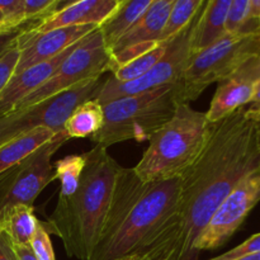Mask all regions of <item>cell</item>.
<instances>
[{"label": "cell", "mask_w": 260, "mask_h": 260, "mask_svg": "<svg viewBox=\"0 0 260 260\" xmlns=\"http://www.w3.org/2000/svg\"><path fill=\"white\" fill-rule=\"evenodd\" d=\"M84 155L85 168L78 189L71 197L58 198L43 225L50 235L62 240L66 255L90 260L103 231L122 167L99 146Z\"/></svg>", "instance_id": "3957f363"}, {"label": "cell", "mask_w": 260, "mask_h": 260, "mask_svg": "<svg viewBox=\"0 0 260 260\" xmlns=\"http://www.w3.org/2000/svg\"><path fill=\"white\" fill-rule=\"evenodd\" d=\"M3 233H4V223H3V221H0V236Z\"/></svg>", "instance_id": "d590c367"}, {"label": "cell", "mask_w": 260, "mask_h": 260, "mask_svg": "<svg viewBox=\"0 0 260 260\" xmlns=\"http://www.w3.org/2000/svg\"><path fill=\"white\" fill-rule=\"evenodd\" d=\"M253 60L245 63L235 75L218 83L210 108L206 112L210 123H217L250 103L256 80Z\"/></svg>", "instance_id": "4fadbf2b"}, {"label": "cell", "mask_w": 260, "mask_h": 260, "mask_svg": "<svg viewBox=\"0 0 260 260\" xmlns=\"http://www.w3.org/2000/svg\"><path fill=\"white\" fill-rule=\"evenodd\" d=\"M18 60H19V48L15 43L9 51H7L0 57V94L3 93L12 76L14 75Z\"/></svg>", "instance_id": "4316f807"}, {"label": "cell", "mask_w": 260, "mask_h": 260, "mask_svg": "<svg viewBox=\"0 0 260 260\" xmlns=\"http://www.w3.org/2000/svg\"><path fill=\"white\" fill-rule=\"evenodd\" d=\"M32 253L36 260H56L55 251H53L51 235L46 230L42 221L38 222V228L36 230L35 236L29 244Z\"/></svg>", "instance_id": "484cf974"}, {"label": "cell", "mask_w": 260, "mask_h": 260, "mask_svg": "<svg viewBox=\"0 0 260 260\" xmlns=\"http://www.w3.org/2000/svg\"><path fill=\"white\" fill-rule=\"evenodd\" d=\"M260 56V30L245 35H228L206 50L193 55L180 84L183 101H196L211 84L235 75L245 63Z\"/></svg>", "instance_id": "8992f818"}, {"label": "cell", "mask_w": 260, "mask_h": 260, "mask_svg": "<svg viewBox=\"0 0 260 260\" xmlns=\"http://www.w3.org/2000/svg\"><path fill=\"white\" fill-rule=\"evenodd\" d=\"M197 17L182 33L168 43L164 56L145 75L128 83H119L111 76L102 83L94 99L104 106L116 99L135 95L161 86L173 85L182 81L183 74L187 70L193 57L192 40Z\"/></svg>", "instance_id": "ba28073f"}, {"label": "cell", "mask_w": 260, "mask_h": 260, "mask_svg": "<svg viewBox=\"0 0 260 260\" xmlns=\"http://www.w3.org/2000/svg\"><path fill=\"white\" fill-rule=\"evenodd\" d=\"M68 140V135L60 132L19 164L0 174V218L15 206L33 207L36 198L55 180L51 160Z\"/></svg>", "instance_id": "30bf717a"}, {"label": "cell", "mask_w": 260, "mask_h": 260, "mask_svg": "<svg viewBox=\"0 0 260 260\" xmlns=\"http://www.w3.org/2000/svg\"><path fill=\"white\" fill-rule=\"evenodd\" d=\"M178 193L179 178L142 182L132 168H121L111 208L90 260L142 255L174 212Z\"/></svg>", "instance_id": "7a4b0ae2"}, {"label": "cell", "mask_w": 260, "mask_h": 260, "mask_svg": "<svg viewBox=\"0 0 260 260\" xmlns=\"http://www.w3.org/2000/svg\"><path fill=\"white\" fill-rule=\"evenodd\" d=\"M13 248H14L17 260H36L30 246H14L13 245Z\"/></svg>", "instance_id": "1f68e13d"}, {"label": "cell", "mask_w": 260, "mask_h": 260, "mask_svg": "<svg viewBox=\"0 0 260 260\" xmlns=\"http://www.w3.org/2000/svg\"><path fill=\"white\" fill-rule=\"evenodd\" d=\"M260 202V167L246 174L222 201L194 243V253L216 250L240 229Z\"/></svg>", "instance_id": "8fae6325"}, {"label": "cell", "mask_w": 260, "mask_h": 260, "mask_svg": "<svg viewBox=\"0 0 260 260\" xmlns=\"http://www.w3.org/2000/svg\"><path fill=\"white\" fill-rule=\"evenodd\" d=\"M56 135L57 132L52 129L37 128L0 145V174L19 164L38 147L52 140Z\"/></svg>", "instance_id": "d6986e66"}, {"label": "cell", "mask_w": 260, "mask_h": 260, "mask_svg": "<svg viewBox=\"0 0 260 260\" xmlns=\"http://www.w3.org/2000/svg\"><path fill=\"white\" fill-rule=\"evenodd\" d=\"M180 103H184L180 81L109 102L103 106V126L91 141L106 150L128 140L149 141L170 121Z\"/></svg>", "instance_id": "5b68a950"}, {"label": "cell", "mask_w": 260, "mask_h": 260, "mask_svg": "<svg viewBox=\"0 0 260 260\" xmlns=\"http://www.w3.org/2000/svg\"><path fill=\"white\" fill-rule=\"evenodd\" d=\"M117 260H150V259L144 255H132V256H126V258H121Z\"/></svg>", "instance_id": "836d02e7"}, {"label": "cell", "mask_w": 260, "mask_h": 260, "mask_svg": "<svg viewBox=\"0 0 260 260\" xmlns=\"http://www.w3.org/2000/svg\"><path fill=\"white\" fill-rule=\"evenodd\" d=\"M205 0H174L159 43H169L193 22Z\"/></svg>", "instance_id": "7402d4cb"}, {"label": "cell", "mask_w": 260, "mask_h": 260, "mask_svg": "<svg viewBox=\"0 0 260 260\" xmlns=\"http://www.w3.org/2000/svg\"><path fill=\"white\" fill-rule=\"evenodd\" d=\"M121 0H80L69 2L57 12L43 19L37 25L28 28L30 33H45L57 28L75 25H95L99 27L111 17Z\"/></svg>", "instance_id": "5bb4252c"}, {"label": "cell", "mask_w": 260, "mask_h": 260, "mask_svg": "<svg viewBox=\"0 0 260 260\" xmlns=\"http://www.w3.org/2000/svg\"><path fill=\"white\" fill-rule=\"evenodd\" d=\"M103 106L95 99H88L79 104L63 124V132L69 139L93 137L103 126Z\"/></svg>", "instance_id": "ffe728a7"}, {"label": "cell", "mask_w": 260, "mask_h": 260, "mask_svg": "<svg viewBox=\"0 0 260 260\" xmlns=\"http://www.w3.org/2000/svg\"><path fill=\"white\" fill-rule=\"evenodd\" d=\"M234 260H260V253L251 254V255H246V256H241V258L234 259Z\"/></svg>", "instance_id": "d6a6232c"}, {"label": "cell", "mask_w": 260, "mask_h": 260, "mask_svg": "<svg viewBox=\"0 0 260 260\" xmlns=\"http://www.w3.org/2000/svg\"><path fill=\"white\" fill-rule=\"evenodd\" d=\"M96 28L98 27L95 25H75L57 28L37 35L30 33L27 28L18 36L17 46L19 48V60L15 73H20L30 66L56 57L93 33Z\"/></svg>", "instance_id": "7c38bea8"}, {"label": "cell", "mask_w": 260, "mask_h": 260, "mask_svg": "<svg viewBox=\"0 0 260 260\" xmlns=\"http://www.w3.org/2000/svg\"><path fill=\"white\" fill-rule=\"evenodd\" d=\"M231 0H207L200 10L192 40V53L201 52L226 35V17Z\"/></svg>", "instance_id": "e0dca14e"}, {"label": "cell", "mask_w": 260, "mask_h": 260, "mask_svg": "<svg viewBox=\"0 0 260 260\" xmlns=\"http://www.w3.org/2000/svg\"><path fill=\"white\" fill-rule=\"evenodd\" d=\"M253 66H254V71H255V90H254V96L251 99L250 103L248 104L245 108L246 114L251 118L256 119L260 117V56L255 57L253 60Z\"/></svg>", "instance_id": "f1b7e54d"}, {"label": "cell", "mask_w": 260, "mask_h": 260, "mask_svg": "<svg viewBox=\"0 0 260 260\" xmlns=\"http://www.w3.org/2000/svg\"><path fill=\"white\" fill-rule=\"evenodd\" d=\"M260 253V233L255 234L248 240L241 243L236 248L231 249V250L226 251V253L221 254V255L216 256V258L210 260H234L241 258V256L251 255V254Z\"/></svg>", "instance_id": "83f0119b"}, {"label": "cell", "mask_w": 260, "mask_h": 260, "mask_svg": "<svg viewBox=\"0 0 260 260\" xmlns=\"http://www.w3.org/2000/svg\"><path fill=\"white\" fill-rule=\"evenodd\" d=\"M24 29H27V28H24ZM24 29L10 30V32H0V57L17 43L18 36H19Z\"/></svg>", "instance_id": "f546056e"}, {"label": "cell", "mask_w": 260, "mask_h": 260, "mask_svg": "<svg viewBox=\"0 0 260 260\" xmlns=\"http://www.w3.org/2000/svg\"><path fill=\"white\" fill-rule=\"evenodd\" d=\"M255 121H256V123H258V127H259V131H260V117H259V118H256V119H255Z\"/></svg>", "instance_id": "8d00e7d4"}, {"label": "cell", "mask_w": 260, "mask_h": 260, "mask_svg": "<svg viewBox=\"0 0 260 260\" xmlns=\"http://www.w3.org/2000/svg\"><path fill=\"white\" fill-rule=\"evenodd\" d=\"M3 24H4V17H3L2 12H0V32H3Z\"/></svg>", "instance_id": "e575fe53"}, {"label": "cell", "mask_w": 260, "mask_h": 260, "mask_svg": "<svg viewBox=\"0 0 260 260\" xmlns=\"http://www.w3.org/2000/svg\"><path fill=\"white\" fill-rule=\"evenodd\" d=\"M85 168V155H69L53 164V178L60 180L58 198H69L76 192Z\"/></svg>", "instance_id": "603a6c76"}, {"label": "cell", "mask_w": 260, "mask_h": 260, "mask_svg": "<svg viewBox=\"0 0 260 260\" xmlns=\"http://www.w3.org/2000/svg\"><path fill=\"white\" fill-rule=\"evenodd\" d=\"M205 112L180 103L168 123L151 139L135 174L142 182H161L182 177L202 155L212 135Z\"/></svg>", "instance_id": "277c9868"}, {"label": "cell", "mask_w": 260, "mask_h": 260, "mask_svg": "<svg viewBox=\"0 0 260 260\" xmlns=\"http://www.w3.org/2000/svg\"><path fill=\"white\" fill-rule=\"evenodd\" d=\"M111 70V53L104 46L101 33L96 28L93 33L86 36L76 45L51 78L37 90L28 95L15 109L33 106L43 99L75 88L85 81L102 78L104 73Z\"/></svg>", "instance_id": "9c48e42d"}, {"label": "cell", "mask_w": 260, "mask_h": 260, "mask_svg": "<svg viewBox=\"0 0 260 260\" xmlns=\"http://www.w3.org/2000/svg\"><path fill=\"white\" fill-rule=\"evenodd\" d=\"M79 42H76L75 45H73L56 57L30 66L20 73H15L9 83L7 84L3 93L0 94V117L14 111L28 95L37 90L40 86H42Z\"/></svg>", "instance_id": "9a60e30c"}, {"label": "cell", "mask_w": 260, "mask_h": 260, "mask_svg": "<svg viewBox=\"0 0 260 260\" xmlns=\"http://www.w3.org/2000/svg\"><path fill=\"white\" fill-rule=\"evenodd\" d=\"M0 260H17L12 241L4 233L0 236Z\"/></svg>", "instance_id": "4dcf8cb0"}, {"label": "cell", "mask_w": 260, "mask_h": 260, "mask_svg": "<svg viewBox=\"0 0 260 260\" xmlns=\"http://www.w3.org/2000/svg\"><path fill=\"white\" fill-rule=\"evenodd\" d=\"M167 47L168 43H159L152 50L137 56L129 62L124 63L121 68L114 70L112 73V78L119 83H128V81H134L141 78L164 56Z\"/></svg>", "instance_id": "cb8c5ba5"}, {"label": "cell", "mask_w": 260, "mask_h": 260, "mask_svg": "<svg viewBox=\"0 0 260 260\" xmlns=\"http://www.w3.org/2000/svg\"><path fill=\"white\" fill-rule=\"evenodd\" d=\"M151 2L152 0H121L113 14L99 25L98 30L108 52H111L114 45L142 17Z\"/></svg>", "instance_id": "ac0fdd59"}, {"label": "cell", "mask_w": 260, "mask_h": 260, "mask_svg": "<svg viewBox=\"0 0 260 260\" xmlns=\"http://www.w3.org/2000/svg\"><path fill=\"white\" fill-rule=\"evenodd\" d=\"M102 78L38 102L33 106L15 109L0 117V145L37 128L63 132V124L74 109L88 99H93L102 85Z\"/></svg>", "instance_id": "52a82bcc"}, {"label": "cell", "mask_w": 260, "mask_h": 260, "mask_svg": "<svg viewBox=\"0 0 260 260\" xmlns=\"http://www.w3.org/2000/svg\"><path fill=\"white\" fill-rule=\"evenodd\" d=\"M260 167V131L245 108L213 123L197 161L179 177L173 215L142 255L150 260H198L194 243L222 201L246 174Z\"/></svg>", "instance_id": "6da1fadb"}, {"label": "cell", "mask_w": 260, "mask_h": 260, "mask_svg": "<svg viewBox=\"0 0 260 260\" xmlns=\"http://www.w3.org/2000/svg\"><path fill=\"white\" fill-rule=\"evenodd\" d=\"M4 223V234L14 246H29L38 228V218L30 206H15L0 218Z\"/></svg>", "instance_id": "44dd1931"}, {"label": "cell", "mask_w": 260, "mask_h": 260, "mask_svg": "<svg viewBox=\"0 0 260 260\" xmlns=\"http://www.w3.org/2000/svg\"><path fill=\"white\" fill-rule=\"evenodd\" d=\"M259 30V28L253 27L249 20V0H231L226 17V33L245 35Z\"/></svg>", "instance_id": "d4e9b609"}, {"label": "cell", "mask_w": 260, "mask_h": 260, "mask_svg": "<svg viewBox=\"0 0 260 260\" xmlns=\"http://www.w3.org/2000/svg\"><path fill=\"white\" fill-rule=\"evenodd\" d=\"M259 28H260V15H259Z\"/></svg>", "instance_id": "74e56055"}, {"label": "cell", "mask_w": 260, "mask_h": 260, "mask_svg": "<svg viewBox=\"0 0 260 260\" xmlns=\"http://www.w3.org/2000/svg\"><path fill=\"white\" fill-rule=\"evenodd\" d=\"M174 0H152L150 7L142 17L134 24V27L114 45L111 56L136 45L159 43L162 29L165 27Z\"/></svg>", "instance_id": "2e32d148"}]
</instances>
